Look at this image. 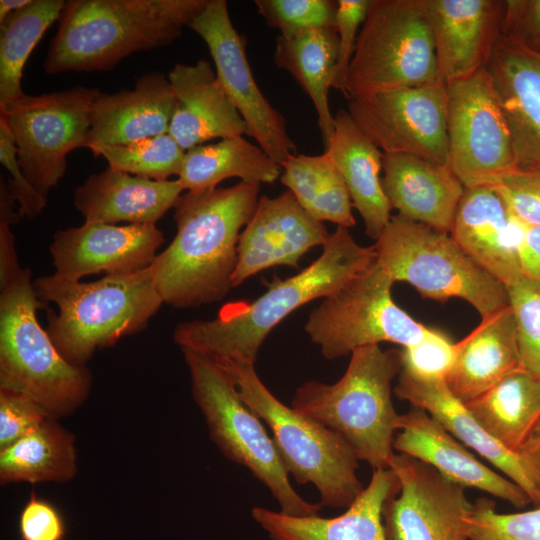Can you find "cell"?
Returning a JSON list of instances; mask_svg holds the SVG:
<instances>
[{"mask_svg":"<svg viewBox=\"0 0 540 540\" xmlns=\"http://www.w3.org/2000/svg\"><path fill=\"white\" fill-rule=\"evenodd\" d=\"M322 247L310 265L286 279L274 277L253 301L226 304L210 320L178 324L174 342L181 350L211 359L255 364L264 340L282 320L301 306L330 296L376 261L374 245L358 244L347 227L337 226Z\"/></svg>","mask_w":540,"mask_h":540,"instance_id":"7a4b0ae2","label":"cell"},{"mask_svg":"<svg viewBox=\"0 0 540 540\" xmlns=\"http://www.w3.org/2000/svg\"><path fill=\"white\" fill-rule=\"evenodd\" d=\"M51 418L33 399L0 389V450L38 429Z\"/></svg>","mask_w":540,"mask_h":540,"instance_id":"b9f144b4","label":"cell"},{"mask_svg":"<svg viewBox=\"0 0 540 540\" xmlns=\"http://www.w3.org/2000/svg\"><path fill=\"white\" fill-rule=\"evenodd\" d=\"M324 151L340 171L366 235L376 241L392 217L380 177L383 152L343 109L334 116V131Z\"/></svg>","mask_w":540,"mask_h":540,"instance_id":"f546056e","label":"cell"},{"mask_svg":"<svg viewBox=\"0 0 540 540\" xmlns=\"http://www.w3.org/2000/svg\"><path fill=\"white\" fill-rule=\"evenodd\" d=\"M437 81L424 0H371L349 66L346 99Z\"/></svg>","mask_w":540,"mask_h":540,"instance_id":"30bf717a","label":"cell"},{"mask_svg":"<svg viewBox=\"0 0 540 540\" xmlns=\"http://www.w3.org/2000/svg\"><path fill=\"white\" fill-rule=\"evenodd\" d=\"M189 28L206 43L217 78L243 118L247 135L277 164L296 154L286 120L265 98L252 74L243 37L232 24L225 0H208Z\"/></svg>","mask_w":540,"mask_h":540,"instance_id":"9a60e30c","label":"cell"},{"mask_svg":"<svg viewBox=\"0 0 540 540\" xmlns=\"http://www.w3.org/2000/svg\"><path fill=\"white\" fill-rule=\"evenodd\" d=\"M517 454L534 484L540 490V423Z\"/></svg>","mask_w":540,"mask_h":540,"instance_id":"f907efd6","label":"cell"},{"mask_svg":"<svg viewBox=\"0 0 540 540\" xmlns=\"http://www.w3.org/2000/svg\"><path fill=\"white\" fill-rule=\"evenodd\" d=\"M167 77L177 102L168 134L183 150L213 139L247 135L243 118L208 61L175 64Z\"/></svg>","mask_w":540,"mask_h":540,"instance_id":"cb8c5ba5","label":"cell"},{"mask_svg":"<svg viewBox=\"0 0 540 540\" xmlns=\"http://www.w3.org/2000/svg\"><path fill=\"white\" fill-rule=\"evenodd\" d=\"M518 259L524 278L540 284V226L522 223Z\"/></svg>","mask_w":540,"mask_h":540,"instance_id":"681fc988","label":"cell"},{"mask_svg":"<svg viewBox=\"0 0 540 540\" xmlns=\"http://www.w3.org/2000/svg\"><path fill=\"white\" fill-rule=\"evenodd\" d=\"M182 352L193 398L223 455L247 468L271 492L283 513L318 515L322 505L306 501L295 491L273 438L240 398L231 377L210 358L191 350Z\"/></svg>","mask_w":540,"mask_h":540,"instance_id":"9c48e42d","label":"cell"},{"mask_svg":"<svg viewBox=\"0 0 540 540\" xmlns=\"http://www.w3.org/2000/svg\"><path fill=\"white\" fill-rule=\"evenodd\" d=\"M445 85L448 165L454 175L464 187H476L515 172L510 131L486 67Z\"/></svg>","mask_w":540,"mask_h":540,"instance_id":"4fadbf2b","label":"cell"},{"mask_svg":"<svg viewBox=\"0 0 540 540\" xmlns=\"http://www.w3.org/2000/svg\"><path fill=\"white\" fill-rule=\"evenodd\" d=\"M371 0H338L336 31L338 34V57L331 87L346 96L349 66L354 54L361 26L367 16Z\"/></svg>","mask_w":540,"mask_h":540,"instance_id":"7bdbcfd3","label":"cell"},{"mask_svg":"<svg viewBox=\"0 0 540 540\" xmlns=\"http://www.w3.org/2000/svg\"><path fill=\"white\" fill-rule=\"evenodd\" d=\"M464 404L493 438L517 453L540 423V378L520 367Z\"/></svg>","mask_w":540,"mask_h":540,"instance_id":"4dcf8cb0","label":"cell"},{"mask_svg":"<svg viewBox=\"0 0 540 540\" xmlns=\"http://www.w3.org/2000/svg\"><path fill=\"white\" fill-rule=\"evenodd\" d=\"M37 298L28 268L0 294V389L21 393L58 419L87 399L92 377L86 366L68 362L37 318Z\"/></svg>","mask_w":540,"mask_h":540,"instance_id":"8992f818","label":"cell"},{"mask_svg":"<svg viewBox=\"0 0 540 540\" xmlns=\"http://www.w3.org/2000/svg\"><path fill=\"white\" fill-rule=\"evenodd\" d=\"M495 502L479 498L465 519L469 540H540V506L516 513H499Z\"/></svg>","mask_w":540,"mask_h":540,"instance_id":"74e56055","label":"cell"},{"mask_svg":"<svg viewBox=\"0 0 540 540\" xmlns=\"http://www.w3.org/2000/svg\"><path fill=\"white\" fill-rule=\"evenodd\" d=\"M65 3L32 0L0 22V110L25 94L24 66L47 29L60 19Z\"/></svg>","mask_w":540,"mask_h":540,"instance_id":"d590c367","label":"cell"},{"mask_svg":"<svg viewBox=\"0 0 540 540\" xmlns=\"http://www.w3.org/2000/svg\"><path fill=\"white\" fill-rule=\"evenodd\" d=\"M520 367L516 322L508 305L482 318L455 343V358L445 381L451 393L466 403Z\"/></svg>","mask_w":540,"mask_h":540,"instance_id":"f1b7e54d","label":"cell"},{"mask_svg":"<svg viewBox=\"0 0 540 540\" xmlns=\"http://www.w3.org/2000/svg\"><path fill=\"white\" fill-rule=\"evenodd\" d=\"M520 170L540 169V56L500 36L486 64Z\"/></svg>","mask_w":540,"mask_h":540,"instance_id":"7402d4cb","label":"cell"},{"mask_svg":"<svg viewBox=\"0 0 540 540\" xmlns=\"http://www.w3.org/2000/svg\"><path fill=\"white\" fill-rule=\"evenodd\" d=\"M76 473L75 437L54 418L0 450L1 484L65 483Z\"/></svg>","mask_w":540,"mask_h":540,"instance_id":"836d02e7","label":"cell"},{"mask_svg":"<svg viewBox=\"0 0 540 540\" xmlns=\"http://www.w3.org/2000/svg\"><path fill=\"white\" fill-rule=\"evenodd\" d=\"M211 360L231 377L243 402L268 425L289 476L299 484H313L321 505L348 508L364 489L357 476L359 460L348 443L280 402L258 377L254 364Z\"/></svg>","mask_w":540,"mask_h":540,"instance_id":"52a82bcc","label":"cell"},{"mask_svg":"<svg viewBox=\"0 0 540 540\" xmlns=\"http://www.w3.org/2000/svg\"><path fill=\"white\" fill-rule=\"evenodd\" d=\"M257 12L279 35L307 30L334 28L337 1L332 0H255Z\"/></svg>","mask_w":540,"mask_h":540,"instance_id":"f35d334b","label":"cell"},{"mask_svg":"<svg viewBox=\"0 0 540 540\" xmlns=\"http://www.w3.org/2000/svg\"><path fill=\"white\" fill-rule=\"evenodd\" d=\"M522 222L491 185L464 187L450 236L505 287L524 278L518 259Z\"/></svg>","mask_w":540,"mask_h":540,"instance_id":"44dd1931","label":"cell"},{"mask_svg":"<svg viewBox=\"0 0 540 540\" xmlns=\"http://www.w3.org/2000/svg\"><path fill=\"white\" fill-rule=\"evenodd\" d=\"M376 262L394 281L436 301L460 298L487 317L509 305L507 288L479 267L449 233L400 215L375 241Z\"/></svg>","mask_w":540,"mask_h":540,"instance_id":"ba28073f","label":"cell"},{"mask_svg":"<svg viewBox=\"0 0 540 540\" xmlns=\"http://www.w3.org/2000/svg\"><path fill=\"white\" fill-rule=\"evenodd\" d=\"M176 104L168 77L157 72L141 76L132 90L100 92L91 108L86 148L167 134Z\"/></svg>","mask_w":540,"mask_h":540,"instance_id":"4316f807","label":"cell"},{"mask_svg":"<svg viewBox=\"0 0 540 540\" xmlns=\"http://www.w3.org/2000/svg\"><path fill=\"white\" fill-rule=\"evenodd\" d=\"M394 283L375 261L311 311L304 328L324 358L336 359L382 342L408 347L429 334L431 328L394 302Z\"/></svg>","mask_w":540,"mask_h":540,"instance_id":"8fae6325","label":"cell"},{"mask_svg":"<svg viewBox=\"0 0 540 540\" xmlns=\"http://www.w3.org/2000/svg\"><path fill=\"white\" fill-rule=\"evenodd\" d=\"M32 0H1L0 1V22L9 14L27 6Z\"/></svg>","mask_w":540,"mask_h":540,"instance_id":"816d5d0a","label":"cell"},{"mask_svg":"<svg viewBox=\"0 0 540 540\" xmlns=\"http://www.w3.org/2000/svg\"><path fill=\"white\" fill-rule=\"evenodd\" d=\"M260 184L187 192L177 200V232L151 270L163 301L185 309L221 301L237 265L239 236L252 218Z\"/></svg>","mask_w":540,"mask_h":540,"instance_id":"6da1fadb","label":"cell"},{"mask_svg":"<svg viewBox=\"0 0 540 540\" xmlns=\"http://www.w3.org/2000/svg\"><path fill=\"white\" fill-rule=\"evenodd\" d=\"M501 36L540 56V0H506Z\"/></svg>","mask_w":540,"mask_h":540,"instance_id":"bcb514c9","label":"cell"},{"mask_svg":"<svg viewBox=\"0 0 540 540\" xmlns=\"http://www.w3.org/2000/svg\"><path fill=\"white\" fill-rule=\"evenodd\" d=\"M492 186L514 217L540 226V169H517Z\"/></svg>","mask_w":540,"mask_h":540,"instance_id":"ee69618b","label":"cell"},{"mask_svg":"<svg viewBox=\"0 0 540 540\" xmlns=\"http://www.w3.org/2000/svg\"><path fill=\"white\" fill-rule=\"evenodd\" d=\"M88 149L94 156H102L112 168L157 181L178 176L185 156V150L168 133L128 144H97Z\"/></svg>","mask_w":540,"mask_h":540,"instance_id":"8d00e7d4","label":"cell"},{"mask_svg":"<svg viewBox=\"0 0 540 540\" xmlns=\"http://www.w3.org/2000/svg\"><path fill=\"white\" fill-rule=\"evenodd\" d=\"M350 355L337 382H305L296 389L291 407L340 435L373 470L389 469L400 422L391 383L402 369L401 349L367 345Z\"/></svg>","mask_w":540,"mask_h":540,"instance_id":"277c9868","label":"cell"},{"mask_svg":"<svg viewBox=\"0 0 540 540\" xmlns=\"http://www.w3.org/2000/svg\"><path fill=\"white\" fill-rule=\"evenodd\" d=\"M440 79L450 83L485 67L501 36L505 0H424Z\"/></svg>","mask_w":540,"mask_h":540,"instance_id":"ffe728a7","label":"cell"},{"mask_svg":"<svg viewBox=\"0 0 540 540\" xmlns=\"http://www.w3.org/2000/svg\"><path fill=\"white\" fill-rule=\"evenodd\" d=\"M402 370L418 378L445 379L454 358L455 343L443 332L431 328L417 344L402 347Z\"/></svg>","mask_w":540,"mask_h":540,"instance_id":"60d3db41","label":"cell"},{"mask_svg":"<svg viewBox=\"0 0 540 540\" xmlns=\"http://www.w3.org/2000/svg\"><path fill=\"white\" fill-rule=\"evenodd\" d=\"M393 448L433 467L446 479L504 500L515 508L532 503L517 484L482 463L426 411L412 406L400 415Z\"/></svg>","mask_w":540,"mask_h":540,"instance_id":"d6986e66","label":"cell"},{"mask_svg":"<svg viewBox=\"0 0 540 540\" xmlns=\"http://www.w3.org/2000/svg\"><path fill=\"white\" fill-rule=\"evenodd\" d=\"M163 242L164 235L156 224L84 222L57 231L49 250L55 274L80 281L102 272L118 275L145 270L153 264Z\"/></svg>","mask_w":540,"mask_h":540,"instance_id":"e0dca14e","label":"cell"},{"mask_svg":"<svg viewBox=\"0 0 540 540\" xmlns=\"http://www.w3.org/2000/svg\"><path fill=\"white\" fill-rule=\"evenodd\" d=\"M329 232L314 220L288 190L276 197H259L252 218L237 245V265L232 286L268 268L298 263L312 248L324 245Z\"/></svg>","mask_w":540,"mask_h":540,"instance_id":"ac0fdd59","label":"cell"},{"mask_svg":"<svg viewBox=\"0 0 540 540\" xmlns=\"http://www.w3.org/2000/svg\"><path fill=\"white\" fill-rule=\"evenodd\" d=\"M21 218L15 211V201L11 197L6 183L1 180L0 186V288L10 282L20 271L14 236L11 231L13 223Z\"/></svg>","mask_w":540,"mask_h":540,"instance_id":"c3c4849f","label":"cell"},{"mask_svg":"<svg viewBox=\"0 0 540 540\" xmlns=\"http://www.w3.org/2000/svg\"><path fill=\"white\" fill-rule=\"evenodd\" d=\"M336 27L307 30L276 38L273 60L289 72L310 97L318 119L324 149L334 131V116L328 102V91L338 57Z\"/></svg>","mask_w":540,"mask_h":540,"instance_id":"1f68e13d","label":"cell"},{"mask_svg":"<svg viewBox=\"0 0 540 540\" xmlns=\"http://www.w3.org/2000/svg\"><path fill=\"white\" fill-rule=\"evenodd\" d=\"M208 0H69L51 42L47 74L112 69L122 59L168 45Z\"/></svg>","mask_w":540,"mask_h":540,"instance_id":"3957f363","label":"cell"},{"mask_svg":"<svg viewBox=\"0 0 540 540\" xmlns=\"http://www.w3.org/2000/svg\"><path fill=\"white\" fill-rule=\"evenodd\" d=\"M521 367L540 378V284L522 278L507 287Z\"/></svg>","mask_w":540,"mask_h":540,"instance_id":"ab89813d","label":"cell"},{"mask_svg":"<svg viewBox=\"0 0 540 540\" xmlns=\"http://www.w3.org/2000/svg\"><path fill=\"white\" fill-rule=\"evenodd\" d=\"M99 93L76 86L35 96L24 94L0 110L13 136L21 170L43 196L63 178L67 155L86 148L91 108Z\"/></svg>","mask_w":540,"mask_h":540,"instance_id":"7c38bea8","label":"cell"},{"mask_svg":"<svg viewBox=\"0 0 540 540\" xmlns=\"http://www.w3.org/2000/svg\"><path fill=\"white\" fill-rule=\"evenodd\" d=\"M0 162L9 172L7 188L13 200L18 203L21 217H35L42 213L46 206V197L39 193L27 180L18 160L17 149L10 129L0 117Z\"/></svg>","mask_w":540,"mask_h":540,"instance_id":"f6af8a7d","label":"cell"},{"mask_svg":"<svg viewBox=\"0 0 540 540\" xmlns=\"http://www.w3.org/2000/svg\"><path fill=\"white\" fill-rule=\"evenodd\" d=\"M348 113L386 154H409L449 166L443 81L381 90L348 99Z\"/></svg>","mask_w":540,"mask_h":540,"instance_id":"5bb4252c","label":"cell"},{"mask_svg":"<svg viewBox=\"0 0 540 540\" xmlns=\"http://www.w3.org/2000/svg\"><path fill=\"white\" fill-rule=\"evenodd\" d=\"M33 287L43 304L57 306V314H48L47 333L60 354L78 366H85L97 349L145 328L163 303L150 267L93 282L54 273L36 279Z\"/></svg>","mask_w":540,"mask_h":540,"instance_id":"5b68a950","label":"cell"},{"mask_svg":"<svg viewBox=\"0 0 540 540\" xmlns=\"http://www.w3.org/2000/svg\"><path fill=\"white\" fill-rule=\"evenodd\" d=\"M182 191L177 179L157 181L108 166L75 189L73 202L85 222L156 224Z\"/></svg>","mask_w":540,"mask_h":540,"instance_id":"83f0119b","label":"cell"},{"mask_svg":"<svg viewBox=\"0 0 540 540\" xmlns=\"http://www.w3.org/2000/svg\"><path fill=\"white\" fill-rule=\"evenodd\" d=\"M398 490L391 468L375 469L368 485L341 515L292 516L264 507H254L251 515L271 540H388L383 508Z\"/></svg>","mask_w":540,"mask_h":540,"instance_id":"603a6c76","label":"cell"},{"mask_svg":"<svg viewBox=\"0 0 540 540\" xmlns=\"http://www.w3.org/2000/svg\"><path fill=\"white\" fill-rule=\"evenodd\" d=\"M18 528L20 540H63L66 534L59 510L34 493L20 512Z\"/></svg>","mask_w":540,"mask_h":540,"instance_id":"7dc6e473","label":"cell"},{"mask_svg":"<svg viewBox=\"0 0 540 540\" xmlns=\"http://www.w3.org/2000/svg\"><path fill=\"white\" fill-rule=\"evenodd\" d=\"M390 468L399 490L383 508L388 540H469L465 519L473 503L465 488L408 455L395 454Z\"/></svg>","mask_w":540,"mask_h":540,"instance_id":"2e32d148","label":"cell"},{"mask_svg":"<svg viewBox=\"0 0 540 540\" xmlns=\"http://www.w3.org/2000/svg\"><path fill=\"white\" fill-rule=\"evenodd\" d=\"M281 173V166L263 149L235 136L185 151L177 180L183 190L201 192L232 177L248 183H274Z\"/></svg>","mask_w":540,"mask_h":540,"instance_id":"d6a6232c","label":"cell"},{"mask_svg":"<svg viewBox=\"0 0 540 540\" xmlns=\"http://www.w3.org/2000/svg\"><path fill=\"white\" fill-rule=\"evenodd\" d=\"M382 172V188L398 215L450 233L464 186L449 166L383 153Z\"/></svg>","mask_w":540,"mask_h":540,"instance_id":"d4e9b609","label":"cell"},{"mask_svg":"<svg viewBox=\"0 0 540 540\" xmlns=\"http://www.w3.org/2000/svg\"><path fill=\"white\" fill-rule=\"evenodd\" d=\"M281 168V183L314 220L347 228L355 225L348 188L327 151L320 155H291Z\"/></svg>","mask_w":540,"mask_h":540,"instance_id":"e575fe53","label":"cell"},{"mask_svg":"<svg viewBox=\"0 0 540 540\" xmlns=\"http://www.w3.org/2000/svg\"><path fill=\"white\" fill-rule=\"evenodd\" d=\"M394 393L440 422L455 438L491 463L540 506V490L519 455L506 449L475 419L465 404L449 390L445 379L418 378L401 370Z\"/></svg>","mask_w":540,"mask_h":540,"instance_id":"484cf974","label":"cell"}]
</instances>
